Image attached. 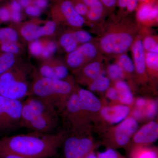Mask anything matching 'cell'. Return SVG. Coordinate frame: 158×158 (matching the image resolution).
<instances>
[{
  "mask_svg": "<svg viewBox=\"0 0 158 158\" xmlns=\"http://www.w3.org/2000/svg\"><path fill=\"white\" fill-rule=\"evenodd\" d=\"M62 134L33 132L0 138V156L13 154L30 158H46L56 154L64 141Z\"/></svg>",
  "mask_w": 158,
  "mask_h": 158,
  "instance_id": "6da1fadb",
  "label": "cell"
},
{
  "mask_svg": "<svg viewBox=\"0 0 158 158\" xmlns=\"http://www.w3.org/2000/svg\"><path fill=\"white\" fill-rule=\"evenodd\" d=\"M75 90L73 84L69 81L40 76L33 83L30 96L37 97L51 105L57 111L62 112Z\"/></svg>",
  "mask_w": 158,
  "mask_h": 158,
  "instance_id": "7a4b0ae2",
  "label": "cell"
},
{
  "mask_svg": "<svg viewBox=\"0 0 158 158\" xmlns=\"http://www.w3.org/2000/svg\"><path fill=\"white\" fill-rule=\"evenodd\" d=\"M135 35L127 27H116L105 33L100 39L99 48L109 56H119L131 48Z\"/></svg>",
  "mask_w": 158,
  "mask_h": 158,
  "instance_id": "3957f363",
  "label": "cell"
},
{
  "mask_svg": "<svg viewBox=\"0 0 158 158\" xmlns=\"http://www.w3.org/2000/svg\"><path fill=\"white\" fill-rule=\"evenodd\" d=\"M31 88L22 70L12 68L0 76V95L22 100L30 95Z\"/></svg>",
  "mask_w": 158,
  "mask_h": 158,
  "instance_id": "277c9868",
  "label": "cell"
},
{
  "mask_svg": "<svg viewBox=\"0 0 158 158\" xmlns=\"http://www.w3.org/2000/svg\"><path fill=\"white\" fill-rule=\"evenodd\" d=\"M57 119L37 111L24 102L19 125L33 132L48 134L56 126Z\"/></svg>",
  "mask_w": 158,
  "mask_h": 158,
  "instance_id": "5b68a950",
  "label": "cell"
},
{
  "mask_svg": "<svg viewBox=\"0 0 158 158\" xmlns=\"http://www.w3.org/2000/svg\"><path fill=\"white\" fill-rule=\"evenodd\" d=\"M94 143L90 138L74 135L65 140L64 151L65 158H86L93 151Z\"/></svg>",
  "mask_w": 158,
  "mask_h": 158,
  "instance_id": "8992f818",
  "label": "cell"
},
{
  "mask_svg": "<svg viewBox=\"0 0 158 158\" xmlns=\"http://www.w3.org/2000/svg\"><path fill=\"white\" fill-rule=\"evenodd\" d=\"M138 120L132 116H128L115 128L112 147H124L129 144L131 138L138 131Z\"/></svg>",
  "mask_w": 158,
  "mask_h": 158,
  "instance_id": "52a82bcc",
  "label": "cell"
},
{
  "mask_svg": "<svg viewBox=\"0 0 158 158\" xmlns=\"http://www.w3.org/2000/svg\"><path fill=\"white\" fill-rule=\"evenodd\" d=\"M23 102L0 95V110L10 129L20 124Z\"/></svg>",
  "mask_w": 158,
  "mask_h": 158,
  "instance_id": "ba28073f",
  "label": "cell"
},
{
  "mask_svg": "<svg viewBox=\"0 0 158 158\" xmlns=\"http://www.w3.org/2000/svg\"><path fill=\"white\" fill-rule=\"evenodd\" d=\"M56 24L54 21H50L43 26L34 23H28L24 26L21 30L23 37L29 41H33L44 36H50L55 33Z\"/></svg>",
  "mask_w": 158,
  "mask_h": 158,
  "instance_id": "9c48e42d",
  "label": "cell"
},
{
  "mask_svg": "<svg viewBox=\"0 0 158 158\" xmlns=\"http://www.w3.org/2000/svg\"><path fill=\"white\" fill-rule=\"evenodd\" d=\"M158 138V124L152 121L138 130L133 136L135 146H146L155 142Z\"/></svg>",
  "mask_w": 158,
  "mask_h": 158,
  "instance_id": "30bf717a",
  "label": "cell"
},
{
  "mask_svg": "<svg viewBox=\"0 0 158 158\" xmlns=\"http://www.w3.org/2000/svg\"><path fill=\"white\" fill-rule=\"evenodd\" d=\"M101 115L106 121L110 124H118L127 118L131 113L130 106L123 104L102 107Z\"/></svg>",
  "mask_w": 158,
  "mask_h": 158,
  "instance_id": "8fae6325",
  "label": "cell"
},
{
  "mask_svg": "<svg viewBox=\"0 0 158 158\" xmlns=\"http://www.w3.org/2000/svg\"><path fill=\"white\" fill-rule=\"evenodd\" d=\"M133 62L135 65V73L140 78L147 80V69L145 62V51L143 47L142 40L137 38L135 40L131 47Z\"/></svg>",
  "mask_w": 158,
  "mask_h": 158,
  "instance_id": "7c38bea8",
  "label": "cell"
},
{
  "mask_svg": "<svg viewBox=\"0 0 158 158\" xmlns=\"http://www.w3.org/2000/svg\"><path fill=\"white\" fill-rule=\"evenodd\" d=\"M82 110L84 113H97L101 110V102L90 90L85 89L76 90Z\"/></svg>",
  "mask_w": 158,
  "mask_h": 158,
  "instance_id": "4fadbf2b",
  "label": "cell"
},
{
  "mask_svg": "<svg viewBox=\"0 0 158 158\" xmlns=\"http://www.w3.org/2000/svg\"><path fill=\"white\" fill-rule=\"evenodd\" d=\"M40 76L44 77L65 80L69 76L68 68L61 64H46L40 69Z\"/></svg>",
  "mask_w": 158,
  "mask_h": 158,
  "instance_id": "5bb4252c",
  "label": "cell"
},
{
  "mask_svg": "<svg viewBox=\"0 0 158 158\" xmlns=\"http://www.w3.org/2000/svg\"><path fill=\"white\" fill-rule=\"evenodd\" d=\"M61 10L66 21L70 26L81 27L85 24V18L77 12L74 6L70 1L63 2L61 6Z\"/></svg>",
  "mask_w": 158,
  "mask_h": 158,
  "instance_id": "9a60e30c",
  "label": "cell"
},
{
  "mask_svg": "<svg viewBox=\"0 0 158 158\" xmlns=\"http://www.w3.org/2000/svg\"><path fill=\"white\" fill-rule=\"evenodd\" d=\"M83 67L80 74L81 79H83V81L91 82L102 73V65L98 60H94Z\"/></svg>",
  "mask_w": 158,
  "mask_h": 158,
  "instance_id": "2e32d148",
  "label": "cell"
},
{
  "mask_svg": "<svg viewBox=\"0 0 158 158\" xmlns=\"http://www.w3.org/2000/svg\"><path fill=\"white\" fill-rule=\"evenodd\" d=\"M114 87L118 91V101L120 103L129 106L134 103V95L131 90L129 85L124 80L115 82Z\"/></svg>",
  "mask_w": 158,
  "mask_h": 158,
  "instance_id": "e0dca14e",
  "label": "cell"
},
{
  "mask_svg": "<svg viewBox=\"0 0 158 158\" xmlns=\"http://www.w3.org/2000/svg\"><path fill=\"white\" fill-rule=\"evenodd\" d=\"M83 3L88 7L87 15L89 20L93 22L98 21L102 16L104 5L100 0H83Z\"/></svg>",
  "mask_w": 158,
  "mask_h": 158,
  "instance_id": "ac0fdd59",
  "label": "cell"
},
{
  "mask_svg": "<svg viewBox=\"0 0 158 158\" xmlns=\"http://www.w3.org/2000/svg\"><path fill=\"white\" fill-rule=\"evenodd\" d=\"M158 15L157 7H153L150 5H145L138 10L137 18L141 22H149L156 19Z\"/></svg>",
  "mask_w": 158,
  "mask_h": 158,
  "instance_id": "d6986e66",
  "label": "cell"
},
{
  "mask_svg": "<svg viewBox=\"0 0 158 158\" xmlns=\"http://www.w3.org/2000/svg\"><path fill=\"white\" fill-rule=\"evenodd\" d=\"M88 61L78 49L69 53L67 56V65L73 69H77L83 66Z\"/></svg>",
  "mask_w": 158,
  "mask_h": 158,
  "instance_id": "ffe728a7",
  "label": "cell"
},
{
  "mask_svg": "<svg viewBox=\"0 0 158 158\" xmlns=\"http://www.w3.org/2000/svg\"><path fill=\"white\" fill-rule=\"evenodd\" d=\"M131 158H158L156 148L146 146H135L131 152Z\"/></svg>",
  "mask_w": 158,
  "mask_h": 158,
  "instance_id": "44dd1931",
  "label": "cell"
},
{
  "mask_svg": "<svg viewBox=\"0 0 158 158\" xmlns=\"http://www.w3.org/2000/svg\"><path fill=\"white\" fill-rule=\"evenodd\" d=\"M110 79L102 73L96 79L90 82L89 90L101 93L106 92L110 88Z\"/></svg>",
  "mask_w": 158,
  "mask_h": 158,
  "instance_id": "7402d4cb",
  "label": "cell"
},
{
  "mask_svg": "<svg viewBox=\"0 0 158 158\" xmlns=\"http://www.w3.org/2000/svg\"><path fill=\"white\" fill-rule=\"evenodd\" d=\"M116 63L120 66L125 76L131 75L135 73V65L132 59L126 53L118 56Z\"/></svg>",
  "mask_w": 158,
  "mask_h": 158,
  "instance_id": "603a6c76",
  "label": "cell"
},
{
  "mask_svg": "<svg viewBox=\"0 0 158 158\" xmlns=\"http://www.w3.org/2000/svg\"><path fill=\"white\" fill-rule=\"evenodd\" d=\"M146 69L148 73L153 76L157 77L158 53L145 52Z\"/></svg>",
  "mask_w": 158,
  "mask_h": 158,
  "instance_id": "cb8c5ba5",
  "label": "cell"
},
{
  "mask_svg": "<svg viewBox=\"0 0 158 158\" xmlns=\"http://www.w3.org/2000/svg\"><path fill=\"white\" fill-rule=\"evenodd\" d=\"M88 61L94 60L98 55L99 49L92 42L83 44L77 48Z\"/></svg>",
  "mask_w": 158,
  "mask_h": 158,
  "instance_id": "d4e9b609",
  "label": "cell"
},
{
  "mask_svg": "<svg viewBox=\"0 0 158 158\" xmlns=\"http://www.w3.org/2000/svg\"><path fill=\"white\" fill-rule=\"evenodd\" d=\"M14 54L4 53L0 56V76L13 68L15 63Z\"/></svg>",
  "mask_w": 158,
  "mask_h": 158,
  "instance_id": "484cf974",
  "label": "cell"
},
{
  "mask_svg": "<svg viewBox=\"0 0 158 158\" xmlns=\"http://www.w3.org/2000/svg\"><path fill=\"white\" fill-rule=\"evenodd\" d=\"M107 72L110 80L115 82L123 80L126 77L123 70L116 62L108 66Z\"/></svg>",
  "mask_w": 158,
  "mask_h": 158,
  "instance_id": "4316f807",
  "label": "cell"
},
{
  "mask_svg": "<svg viewBox=\"0 0 158 158\" xmlns=\"http://www.w3.org/2000/svg\"><path fill=\"white\" fill-rule=\"evenodd\" d=\"M19 36L15 30L11 28H3L0 29V41H11L16 42Z\"/></svg>",
  "mask_w": 158,
  "mask_h": 158,
  "instance_id": "83f0119b",
  "label": "cell"
},
{
  "mask_svg": "<svg viewBox=\"0 0 158 158\" xmlns=\"http://www.w3.org/2000/svg\"><path fill=\"white\" fill-rule=\"evenodd\" d=\"M143 47L145 52L158 53L157 40L153 36H146L142 40Z\"/></svg>",
  "mask_w": 158,
  "mask_h": 158,
  "instance_id": "f1b7e54d",
  "label": "cell"
},
{
  "mask_svg": "<svg viewBox=\"0 0 158 158\" xmlns=\"http://www.w3.org/2000/svg\"><path fill=\"white\" fill-rule=\"evenodd\" d=\"M72 33L74 38L79 44L91 42L93 39V36L90 33L83 30H79Z\"/></svg>",
  "mask_w": 158,
  "mask_h": 158,
  "instance_id": "f546056e",
  "label": "cell"
},
{
  "mask_svg": "<svg viewBox=\"0 0 158 158\" xmlns=\"http://www.w3.org/2000/svg\"><path fill=\"white\" fill-rule=\"evenodd\" d=\"M158 106L156 102L153 100H148L147 105L143 110L144 117L148 118H154L157 112Z\"/></svg>",
  "mask_w": 158,
  "mask_h": 158,
  "instance_id": "4dcf8cb0",
  "label": "cell"
},
{
  "mask_svg": "<svg viewBox=\"0 0 158 158\" xmlns=\"http://www.w3.org/2000/svg\"><path fill=\"white\" fill-rule=\"evenodd\" d=\"M1 49L5 53H9L14 55L19 52V48L16 42L4 41L2 42Z\"/></svg>",
  "mask_w": 158,
  "mask_h": 158,
  "instance_id": "1f68e13d",
  "label": "cell"
},
{
  "mask_svg": "<svg viewBox=\"0 0 158 158\" xmlns=\"http://www.w3.org/2000/svg\"><path fill=\"white\" fill-rule=\"evenodd\" d=\"M57 46L55 42H48L44 47L41 56L44 58H48L52 56L56 52Z\"/></svg>",
  "mask_w": 158,
  "mask_h": 158,
  "instance_id": "d6a6232c",
  "label": "cell"
},
{
  "mask_svg": "<svg viewBox=\"0 0 158 158\" xmlns=\"http://www.w3.org/2000/svg\"><path fill=\"white\" fill-rule=\"evenodd\" d=\"M44 47V45L41 41L38 40H34L30 46V52L34 56H40L43 51Z\"/></svg>",
  "mask_w": 158,
  "mask_h": 158,
  "instance_id": "836d02e7",
  "label": "cell"
},
{
  "mask_svg": "<svg viewBox=\"0 0 158 158\" xmlns=\"http://www.w3.org/2000/svg\"><path fill=\"white\" fill-rule=\"evenodd\" d=\"M98 158H125L113 148H109L103 152L96 155Z\"/></svg>",
  "mask_w": 158,
  "mask_h": 158,
  "instance_id": "e575fe53",
  "label": "cell"
},
{
  "mask_svg": "<svg viewBox=\"0 0 158 158\" xmlns=\"http://www.w3.org/2000/svg\"><path fill=\"white\" fill-rule=\"evenodd\" d=\"M76 41L75 40L72 33H65L61 36L60 39V45L64 48L71 43Z\"/></svg>",
  "mask_w": 158,
  "mask_h": 158,
  "instance_id": "d590c367",
  "label": "cell"
},
{
  "mask_svg": "<svg viewBox=\"0 0 158 158\" xmlns=\"http://www.w3.org/2000/svg\"><path fill=\"white\" fill-rule=\"evenodd\" d=\"M106 95L109 99L112 101H118V91L115 87H110L106 91Z\"/></svg>",
  "mask_w": 158,
  "mask_h": 158,
  "instance_id": "8d00e7d4",
  "label": "cell"
},
{
  "mask_svg": "<svg viewBox=\"0 0 158 158\" xmlns=\"http://www.w3.org/2000/svg\"><path fill=\"white\" fill-rule=\"evenodd\" d=\"M77 12L81 16H85L88 14V7L84 3H78L74 6Z\"/></svg>",
  "mask_w": 158,
  "mask_h": 158,
  "instance_id": "74e56055",
  "label": "cell"
},
{
  "mask_svg": "<svg viewBox=\"0 0 158 158\" xmlns=\"http://www.w3.org/2000/svg\"><path fill=\"white\" fill-rule=\"evenodd\" d=\"M26 12L31 16H38L40 14V9L36 6H29L26 8Z\"/></svg>",
  "mask_w": 158,
  "mask_h": 158,
  "instance_id": "f35d334b",
  "label": "cell"
},
{
  "mask_svg": "<svg viewBox=\"0 0 158 158\" xmlns=\"http://www.w3.org/2000/svg\"><path fill=\"white\" fill-rule=\"evenodd\" d=\"M11 18L10 11L6 8L0 9V20L2 22H7Z\"/></svg>",
  "mask_w": 158,
  "mask_h": 158,
  "instance_id": "ab89813d",
  "label": "cell"
},
{
  "mask_svg": "<svg viewBox=\"0 0 158 158\" xmlns=\"http://www.w3.org/2000/svg\"><path fill=\"white\" fill-rule=\"evenodd\" d=\"M10 129L6 118L0 110V131H5Z\"/></svg>",
  "mask_w": 158,
  "mask_h": 158,
  "instance_id": "60d3db41",
  "label": "cell"
},
{
  "mask_svg": "<svg viewBox=\"0 0 158 158\" xmlns=\"http://www.w3.org/2000/svg\"><path fill=\"white\" fill-rule=\"evenodd\" d=\"M148 100L144 98H138L135 102L136 108L143 110L146 106L148 102Z\"/></svg>",
  "mask_w": 158,
  "mask_h": 158,
  "instance_id": "b9f144b4",
  "label": "cell"
},
{
  "mask_svg": "<svg viewBox=\"0 0 158 158\" xmlns=\"http://www.w3.org/2000/svg\"><path fill=\"white\" fill-rule=\"evenodd\" d=\"M131 116L133 118H135L136 120H137L142 119V118H144L143 111L141 109L136 108L132 111Z\"/></svg>",
  "mask_w": 158,
  "mask_h": 158,
  "instance_id": "7bdbcfd3",
  "label": "cell"
},
{
  "mask_svg": "<svg viewBox=\"0 0 158 158\" xmlns=\"http://www.w3.org/2000/svg\"><path fill=\"white\" fill-rule=\"evenodd\" d=\"M79 46V44L77 41H74V42L71 43L68 45L66 46L64 48V50L66 52L69 53L73 52L74 51L76 50Z\"/></svg>",
  "mask_w": 158,
  "mask_h": 158,
  "instance_id": "ee69618b",
  "label": "cell"
},
{
  "mask_svg": "<svg viewBox=\"0 0 158 158\" xmlns=\"http://www.w3.org/2000/svg\"><path fill=\"white\" fill-rule=\"evenodd\" d=\"M139 0H128L126 8L130 12L134 11L138 5Z\"/></svg>",
  "mask_w": 158,
  "mask_h": 158,
  "instance_id": "f6af8a7d",
  "label": "cell"
},
{
  "mask_svg": "<svg viewBox=\"0 0 158 158\" xmlns=\"http://www.w3.org/2000/svg\"><path fill=\"white\" fill-rule=\"evenodd\" d=\"M11 17L12 20L15 23H18L22 19V15L20 11H12L11 15Z\"/></svg>",
  "mask_w": 158,
  "mask_h": 158,
  "instance_id": "bcb514c9",
  "label": "cell"
},
{
  "mask_svg": "<svg viewBox=\"0 0 158 158\" xmlns=\"http://www.w3.org/2000/svg\"><path fill=\"white\" fill-rule=\"evenodd\" d=\"M35 6L39 8V9L45 8L48 5V0H35L34 2Z\"/></svg>",
  "mask_w": 158,
  "mask_h": 158,
  "instance_id": "7dc6e473",
  "label": "cell"
},
{
  "mask_svg": "<svg viewBox=\"0 0 158 158\" xmlns=\"http://www.w3.org/2000/svg\"><path fill=\"white\" fill-rule=\"evenodd\" d=\"M103 5L109 7L113 8L115 6L117 0H100Z\"/></svg>",
  "mask_w": 158,
  "mask_h": 158,
  "instance_id": "c3c4849f",
  "label": "cell"
},
{
  "mask_svg": "<svg viewBox=\"0 0 158 158\" xmlns=\"http://www.w3.org/2000/svg\"><path fill=\"white\" fill-rule=\"evenodd\" d=\"M11 6L12 11H20L21 10V6L20 3L16 1H13L11 4Z\"/></svg>",
  "mask_w": 158,
  "mask_h": 158,
  "instance_id": "681fc988",
  "label": "cell"
},
{
  "mask_svg": "<svg viewBox=\"0 0 158 158\" xmlns=\"http://www.w3.org/2000/svg\"><path fill=\"white\" fill-rule=\"evenodd\" d=\"M0 158H30L13 154H6L0 156Z\"/></svg>",
  "mask_w": 158,
  "mask_h": 158,
  "instance_id": "f907efd6",
  "label": "cell"
},
{
  "mask_svg": "<svg viewBox=\"0 0 158 158\" xmlns=\"http://www.w3.org/2000/svg\"><path fill=\"white\" fill-rule=\"evenodd\" d=\"M118 6L121 8H126L128 0H117Z\"/></svg>",
  "mask_w": 158,
  "mask_h": 158,
  "instance_id": "816d5d0a",
  "label": "cell"
},
{
  "mask_svg": "<svg viewBox=\"0 0 158 158\" xmlns=\"http://www.w3.org/2000/svg\"><path fill=\"white\" fill-rule=\"evenodd\" d=\"M30 0H21L20 4L22 7H27L30 5Z\"/></svg>",
  "mask_w": 158,
  "mask_h": 158,
  "instance_id": "f5cc1de1",
  "label": "cell"
},
{
  "mask_svg": "<svg viewBox=\"0 0 158 158\" xmlns=\"http://www.w3.org/2000/svg\"><path fill=\"white\" fill-rule=\"evenodd\" d=\"M86 158H98L97 156L95 154L94 152H91L88 155V156L86 157Z\"/></svg>",
  "mask_w": 158,
  "mask_h": 158,
  "instance_id": "db71d44e",
  "label": "cell"
}]
</instances>
